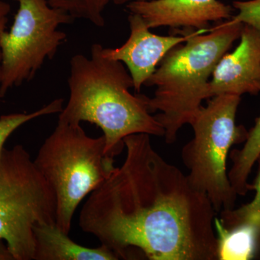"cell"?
Here are the masks:
<instances>
[{
	"label": "cell",
	"mask_w": 260,
	"mask_h": 260,
	"mask_svg": "<svg viewBox=\"0 0 260 260\" xmlns=\"http://www.w3.org/2000/svg\"><path fill=\"white\" fill-rule=\"evenodd\" d=\"M124 142V162L89 195L80 229L119 259L218 260L217 213L208 197L155 150L150 135Z\"/></svg>",
	"instance_id": "6da1fadb"
},
{
	"label": "cell",
	"mask_w": 260,
	"mask_h": 260,
	"mask_svg": "<svg viewBox=\"0 0 260 260\" xmlns=\"http://www.w3.org/2000/svg\"><path fill=\"white\" fill-rule=\"evenodd\" d=\"M102 49L94 44L90 56L72 57L69 100L58 121L95 124L105 138L106 153L114 158L124 148L126 137L139 133L164 137L165 131L149 112L145 95L130 92L134 83L124 64L105 57Z\"/></svg>",
	"instance_id": "7a4b0ae2"
},
{
	"label": "cell",
	"mask_w": 260,
	"mask_h": 260,
	"mask_svg": "<svg viewBox=\"0 0 260 260\" xmlns=\"http://www.w3.org/2000/svg\"><path fill=\"white\" fill-rule=\"evenodd\" d=\"M244 24L232 18L204 30L185 29V45L179 44L165 56L145 86H155L152 98L145 95L149 112L165 131L167 143L176 141L183 126L191 124L203 105L210 99L209 83L218 61L240 39Z\"/></svg>",
	"instance_id": "3957f363"
},
{
	"label": "cell",
	"mask_w": 260,
	"mask_h": 260,
	"mask_svg": "<svg viewBox=\"0 0 260 260\" xmlns=\"http://www.w3.org/2000/svg\"><path fill=\"white\" fill-rule=\"evenodd\" d=\"M56 197V224L70 234L82 200L113 172L114 158L106 153L104 135L88 136L80 124L58 121L34 160Z\"/></svg>",
	"instance_id": "277c9868"
},
{
	"label": "cell",
	"mask_w": 260,
	"mask_h": 260,
	"mask_svg": "<svg viewBox=\"0 0 260 260\" xmlns=\"http://www.w3.org/2000/svg\"><path fill=\"white\" fill-rule=\"evenodd\" d=\"M240 102L241 96L232 94L212 98L191 123L194 138L181 151L189 170L188 180L208 197L216 213L232 210L237 200L228 176L227 160L233 145L247 138L245 127L236 124Z\"/></svg>",
	"instance_id": "5b68a950"
},
{
	"label": "cell",
	"mask_w": 260,
	"mask_h": 260,
	"mask_svg": "<svg viewBox=\"0 0 260 260\" xmlns=\"http://www.w3.org/2000/svg\"><path fill=\"white\" fill-rule=\"evenodd\" d=\"M54 191L22 145L0 152V239L14 260L35 255L34 227L56 223Z\"/></svg>",
	"instance_id": "8992f818"
},
{
	"label": "cell",
	"mask_w": 260,
	"mask_h": 260,
	"mask_svg": "<svg viewBox=\"0 0 260 260\" xmlns=\"http://www.w3.org/2000/svg\"><path fill=\"white\" fill-rule=\"evenodd\" d=\"M13 25L7 31L8 18L0 21L2 53L0 98L8 90L29 81L46 59H52L67 38L59 30L74 19L52 8L47 0H19Z\"/></svg>",
	"instance_id": "52a82bcc"
},
{
	"label": "cell",
	"mask_w": 260,
	"mask_h": 260,
	"mask_svg": "<svg viewBox=\"0 0 260 260\" xmlns=\"http://www.w3.org/2000/svg\"><path fill=\"white\" fill-rule=\"evenodd\" d=\"M128 21L130 35L126 42L115 49L103 47L102 54L126 65L134 90L139 93L168 53L187 40L188 32L185 29H177L171 31L176 35H156L150 31L140 15L134 13H130Z\"/></svg>",
	"instance_id": "ba28073f"
},
{
	"label": "cell",
	"mask_w": 260,
	"mask_h": 260,
	"mask_svg": "<svg viewBox=\"0 0 260 260\" xmlns=\"http://www.w3.org/2000/svg\"><path fill=\"white\" fill-rule=\"evenodd\" d=\"M129 13L140 15L149 28L208 30L212 22L232 18L234 8L219 0H133Z\"/></svg>",
	"instance_id": "9c48e42d"
},
{
	"label": "cell",
	"mask_w": 260,
	"mask_h": 260,
	"mask_svg": "<svg viewBox=\"0 0 260 260\" xmlns=\"http://www.w3.org/2000/svg\"><path fill=\"white\" fill-rule=\"evenodd\" d=\"M260 93V30L244 25L240 43L218 61L209 83L210 97Z\"/></svg>",
	"instance_id": "30bf717a"
},
{
	"label": "cell",
	"mask_w": 260,
	"mask_h": 260,
	"mask_svg": "<svg viewBox=\"0 0 260 260\" xmlns=\"http://www.w3.org/2000/svg\"><path fill=\"white\" fill-rule=\"evenodd\" d=\"M34 260H115L117 256L107 246L89 248L77 244L56 223L34 227Z\"/></svg>",
	"instance_id": "8fae6325"
},
{
	"label": "cell",
	"mask_w": 260,
	"mask_h": 260,
	"mask_svg": "<svg viewBox=\"0 0 260 260\" xmlns=\"http://www.w3.org/2000/svg\"><path fill=\"white\" fill-rule=\"evenodd\" d=\"M214 225L218 241V260H249L255 257L256 233L252 225L241 223L225 227L217 217Z\"/></svg>",
	"instance_id": "7c38bea8"
},
{
	"label": "cell",
	"mask_w": 260,
	"mask_h": 260,
	"mask_svg": "<svg viewBox=\"0 0 260 260\" xmlns=\"http://www.w3.org/2000/svg\"><path fill=\"white\" fill-rule=\"evenodd\" d=\"M259 155L260 116L256 118L254 126L248 131L243 148L234 149L230 152L232 167L228 172V176L237 195L244 196L251 191V185L248 179Z\"/></svg>",
	"instance_id": "4fadbf2b"
},
{
	"label": "cell",
	"mask_w": 260,
	"mask_h": 260,
	"mask_svg": "<svg viewBox=\"0 0 260 260\" xmlns=\"http://www.w3.org/2000/svg\"><path fill=\"white\" fill-rule=\"evenodd\" d=\"M256 162L257 173L251 190L255 191L254 198L249 203L234 209L220 212V219L224 226L232 227L238 224L247 223L252 225L256 233L255 257L260 259V155Z\"/></svg>",
	"instance_id": "5bb4252c"
},
{
	"label": "cell",
	"mask_w": 260,
	"mask_h": 260,
	"mask_svg": "<svg viewBox=\"0 0 260 260\" xmlns=\"http://www.w3.org/2000/svg\"><path fill=\"white\" fill-rule=\"evenodd\" d=\"M52 8L59 9L73 19H84L97 27L105 25L103 13L110 3L127 5L133 0H47Z\"/></svg>",
	"instance_id": "9a60e30c"
},
{
	"label": "cell",
	"mask_w": 260,
	"mask_h": 260,
	"mask_svg": "<svg viewBox=\"0 0 260 260\" xmlns=\"http://www.w3.org/2000/svg\"><path fill=\"white\" fill-rule=\"evenodd\" d=\"M64 100L57 99L30 113H13L0 116V152L5 148L7 140L25 123L43 116L57 114L62 111Z\"/></svg>",
	"instance_id": "2e32d148"
},
{
	"label": "cell",
	"mask_w": 260,
	"mask_h": 260,
	"mask_svg": "<svg viewBox=\"0 0 260 260\" xmlns=\"http://www.w3.org/2000/svg\"><path fill=\"white\" fill-rule=\"evenodd\" d=\"M232 7L239 11L232 16L233 20L260 30V0H236L233 2Z\"/></svg>",
	"instance_id": "e0dca14e"
},
{
	"label": "cell",
	"mask_w": 260,
	"mask_h": 260,
	"mask_svg": "<svg viewBox=\"0 0 260 260\" xmlns=\"http://www.w3.org/2000/svg\"><path fill=\"white\" fill-rule=\"evenodd\" d=\"M10 12V5L3 0H0V21L6 18ZM2 53L0 50V78H1Z\"/></svg>",
	"instance_id": "ac0fdd59"
},
{
	"label": "cell",
	"mask_w": 260,
	"mask_h": 260,
	"mask_svg": "<svg viewBox=\"0 0 260 260\" xmlns=\"http://www.w3.org/2000/svg\"><path fill=\"white\" fill-rule=\"evenodd\" d=\"M0 260H14L8 246L4 241L0 239Z\"/></svg>",
	"instance_id": "d6986e66"
},
{
	"label": "cell",
	"mask_w": 260,
	"mask_h": 260,
	"mask_svg": "<svg viewBox=\"0 0 260 260\" xmlns=\"http://www.w3.org/2000/svg\"><path fill=\"white\" fill-rule=\"evenodd\" d=\"M13 1L18 2L19 0H13Z\"/></svg>",
	"instance_id": "ffe728a7"
}]
</instances>
